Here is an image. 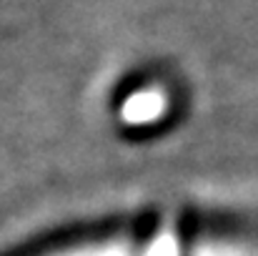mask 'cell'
Listing matches in <instances>:
<instances>
[{"mask_svg":"<svg viewBox=\"0 0 258 256\" xmlns=\"http://www.w3.org/2000/svg\"><path fill=\"white\" fill-rule=\"evenodd\" d=\"M50 256H188L180 239L173 231H161L158 236L148 241H131V239H108V241H93L81 244L66 251ZM190 256H198V249Z\"/></svg>","mask_w":258,"mask_h":256,"instance_id":"cell-1","label":"cell"},{"mask_svg":"<svg viewBox=\"0 0 258 256\" xmlns=\"http://www.w3.org/2000/svg\"><path fill=\"white\" fill-rule=\"evenodd\" d=\"M168 108V98L163 90L158 88H148V90H141V93H133L125 103H123V118L128 123H151L156 118H161Z\"/></svg>","mask_w":258,"mask_h":256,"instance_id":"cell-2","label":"cell"}]
</instances>
